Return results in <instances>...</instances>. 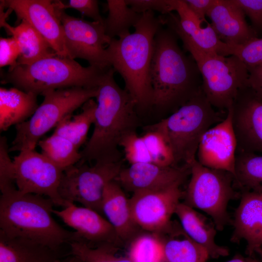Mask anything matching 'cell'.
<instances>
[{"label": "cell", "instance_id": "13", "mask_svg": "<svg viewBox=\"0 0 262 262\" xmlns=\"http://www.w3.org/2000/svg\"><path fill=\"white\" fill-rule=\"evenodd\" d=\"M181 185L178 183L164 189L132 194L129 201L137 226L156 233L166 230L171 224V217L183 196Z\"/></svg>", "mask_w": 262, "mask_h": 262}, {"label": "cell", "instance_id": "28", "mask_svg": "<svg viewBox=\"0 0 262 262\" xmlns=\"http://www.w3.org/2000/svg\"><path fill=\"white\" fill-rule=\"evenodd\" d=\"M97 105L93 98L89 99L82 106L80 113L69 115L63 119L53 133L66 138L79 149L85 143L89 128L94 124Z\"/></svg>", "mask_w": 262, "mask_h": 262}, {"label": "cell", "instance_id": "24", "mask_svg": "<svg viewBox=\"0 0 262 262\" xmlns=\"http://www.w3.org/2000/svg\"><path fill=\"white\" fill-rule=\"evenodd\" d=\"M63 256L61 251L0 231V262H54Z\"/></svg>", "mask_w": 262, "mask_h": 262}, {"label": "cell", "instance_id": "39", "mask_svg": "<svg viewBox=\"0 0 262 262\" xmlns=\"http://www.w3.org/2000/svg\"><path fill=\"white\" fill-rule=\"evenodd\" d=\"M56 6L61 9L73 8L80 12L82 15L90 17L94 21L104 23V19L101 16L96 0H70L67 3L60 0H55Z\"/></svg>", "mask_w": 262, "mask_h": 262}, {"label": "cell", "instance_id": "18", "mask_svg": "<svg viewBox=\"0 0 262 262\" xmlns=\"http://www.w3.org/2000/svg\"><path fill=\"white\" fill-rule=\"evenodd\" d=\"M188 174V165L164 167L151 163H139L122 168L115 180L133 194L182 184Z\"/></svg>", "mask_w": 262, "mask_h": 262}, {"label": "cell", "instance_id": "31", "mask_svg": "<svg viewBox=\"0 0 262 262\" xmlns=\"http://www.w3.org/2000/svg\"><path fill=\"white\" fill-rule=\"evenodd\" d=\"M42 153L63 171L75 165L81 159L80 151L69 140L57 134L40 140Z\"/></svg>", "mask_w": 262, "mask_h": 262}, {"label": "cell", "instance_id": "19", "mask_svg": "<svg viewBox=\"0 0 262 262\" xmlns=\"http://www.w3.org/2000/svg\"><path fill=\"white\" fill-rule=\"evenodd\" d=\"M231 224L234 230L230 241L246 243V253L262 255V193L243 191Z\"/></svg>", "mask_w": 262, "mask_h": 262}, {"label": "cell", "instance_id": "29", "mask_svg": "<svg viewBox=\"0 0 262 262\" xmlns=\"http://www.w3.org/2000/svg\"><path fill=\"white\" fill-rule=\"evenodd\" d=\"M234 181L243 191L262 193V155L237 152Z\"/></svg>", "mask_w": 262, "mask_h": 262}, {"label": "cell", "instance_id": "3", "mask_svg": "<svg viewBox=\"0 0 262 262\" xmlns=\"http://www.w3.org/2000/svg\"><path fill=\"white\" fill-rule=\"evenodd\" d=\"M164 25L152 11L142 13L132 33L113 38L106 48L108 59L125 82V89L136 104L137 110L152 107L150 69L156 33Z\"/></svg>", "mask_w": 262, "mask_h": 262}, {"label": "cell", "instance_id": "45", "mask_svg": "<svg viewBox=\"0 0 262 262\" xmlns=\"http://www.w3.org/2000/svg\"><path fill=\"white\" fill-rule=\"evenodd\" d=\"M62 262H83L79 258L76 256L71 255L68 259L62 260Z\"/></svg>", "mask_w": 262, "mask_h": 262}, {"label": "cell", "instance_id": "16", "mask_svg": "<svg viewBox=\"0 0 262 262\" xmlns=\"http://www.w3.org/2000/svg\"><path fill=\"white\" fill-rule=\"evenodd\" d=\"M237 152H262V98L246 85L231 106Z\"/></svg>", "mask_w": 262, "mask_h": 262}, {"label": "cell", "instance_id": "41", "mask_svg": "<svg viewBox=\"0 0 262 262\" xmlns=\"http://www.w3.org/2000/svg\"><path fill=\"white\" fill-rule=\"evenodd\" d=\"M257 29H262V0H233Z\"/></svg>", "mask_w": 262, "mask_h": 262}, {"label": "cell", "instance_id": "36", "mask_svg": "<svg viewBox=\"0 0 262 262\" xmlns=\"http://www.w3.org/2000/svg\"><path fill=\"white\" fill-rule=\"evenodd\" d=\"M8 145L5 136L0 137V190L1 195L14 191L16 183L13 161L9 155Z\"/></svg>", "mask_w": 262, "mask_h": 262}, {"label": "cell", "instance_id": "12", "mask_svg": "<svg viewBox=\"0 0 262 262\" xmlns=\"http://www.w3.org/2000/svg\"><path fill=\"white\" fill-rule=\"evenodd\" d=\"M16 184L23 194H33L50 199L55 206L64 208L69 202L59 194L63 171L42 153L24 150L14 158Z\"/></svg>", "mask_w": 262, "mask_h": 262}, {"label": "cell", "instance_id": "42", "mask_svg": "<svg viewBox=\"0 0 262 262\" xmlns=\"http://www.w3.org/2000/svg\"><path fill=\"white\" fill-rule=\"evenodd\" d=\"M188 7L203 24L207 23L206 16L215 0H184Z\"/></svg>", "mask_w": 262, "mask_h": 262}, {"label": "cell", "instance_id": "14", "mask_svg": "<svg viewBox=\"0 0 262 262\" xmlns=\"http://www.w3.org/2000/svg\"><path fill=\"white\" fill-rule=\"evenodd\" d=\"M224 118L209 129L202 137L196 160L208 168L228 172L235 176L237 142L231 107Z\"/></svg>", "mask_w": 262, "mask_h": 262}, {"label": "cell", "instance_id": "11", "mask_svg": "<svg viewBox=\"0 0 262 262\" xmlns=\"http://www.w3.org/2000/svg\"><path fill=\"white\" fill-rule=\"evenodd\" d=\"M55 5L63 26L68 57L84 59L89 66L101 69L112 67L106 48L112 39L106 34L104 23L71 16Z\"/></svg>", "mask_w": 262, "mask_h": 262}, {"label": "cell", "instance_id": "1", "mask_svg": "<svg viewBox=\"0 0 262 262\" xmlns=\"http://www.w3.org/2000/svg\"><path fill=\"white\" fill-rule=\"evenodd\" d=\"M115 72L110 67L98 87L94 128L80 151L79 163L120 161V142L126 134L135 131L137 126L136 102L116 82Z\"/></svg>", "mask_w": 262, "mask_h": 262}, {"label": "cell", "instance_id": "27", "mask_svg": "<svg viewBox=\"0 0 262 262\" xmlns=\"http://www.w3.org/2000/svg\"><path fill=\"white\" fill-rule=\"evenodd\" d=\"M167 238H162L164 245V262H207V251L191 239L180 225L172 224L167 228Z\"/></svg>", "mask_w": 262, "mask_h": 262}, {"label": "cell", "instance_id": "7", "mask_svg": "<svg viewBox=\"0 0 262 262\" xmlns=\"http://www.w3.org/2000/svg\"><path fill=\"white\" fill-rule=\"evenodd\" d=\"M223 119L202 90L169 116L153 125L163 133L169 145L175 165L189 166L196 159L204 134Z\"/></svg>", "mask_w": 262, "mask_h": 262}, {"label": "cell", "instance_id": "35", "mask_svg": "<svg viewBox=\"0 0 262 262\" xmlns=\"http://www.w3.org/2000/svg\"><path fill=\"white\" fill-rule=\"evenodd\" d=\"M119 147L123 148L125 158L130 164L152 163L143 139L135 131L126 134L121 140Z\"/></svg>", "mask_w": 262, "mask_h": 262}, {"label": "cell", "instance_id": "23", "mask_svg": "<svg viewBox=\"0 0 262 262\" xmlns=\"http://www.w3.org/2000/svg\"><path fill=\"white\" fill-rule=\"evenodd\" d=\"M175 11L182 31L199 49L221 56L231 55V47L218 37L211 24L202 23L190 10L184 0H177Z\"/></svg>", "mask_w": 262, "mask_h": 262}, {"label": "cell", "instance_id": "26", "mask_svg": "<svg viewBox=\"0 0 262 262\" xmlns=\"http://www.w3.org/2000/svg\"><path fill=\"white\" fill-rule=\"evenodd\" d=\"M0 26L18 44L20 54L17 65H30L39 60L57 55L45 38L28 22L21 20L15 27L4 22Z\"/></svg>", "mask_w": 262, "mask_h": 262}, {"label": "cell", "instance_id": "44", "mask_svg": "<svg viewBox=\"0 0 262 262\" xmlns=\"http://www.w3.org/2000/svg\"><path fill=\"white\" fill-rule=\"evenodd\" d=\"M226 262H262L253 257H245L240 254L235 255L232 259Z\"/></svg>", "mask_w": 262, "mask_h": 262}, {"label": "cell", "instance_id": "15", "mask_svg": "<svg viewBox=\"0 0 262 262\" xmlns=\"http://www.w3.org/2000/svg\"><path fill=\"white\" fill-rule=\"evenodd\" d=\"M52 213L75 230L76 241L90 247L107 246L117 249L122 242L109 222L92 209L70 202L61 210L53 209Z\"/></svg>", "mask_w": 262, "mask_h": 262}, {"label": "cell", "instance_id": "30", "mask_svg": "<svg viewBox=\"0 0 262 262\" xmlns=\"http://www.w3.org/2000/svg\"><path fill=\"white\" fill-rule=\"evenodd\" d=\"M107 17L104 19L106 34L111 39L129 34V29L137 24L142 14L134 11L125 0H107Z\"/></svg>", "mask_w": 262, "mask_h": 262}, {"label": "cell", "instance_id": "8", "mask_svg": "<svg viewBox=\"0 0 262 262\" xmlns=\"http://www.w3.org/2000/svg\"><path fill=\"white\" fill-rule=\"evenodd\" d=\"M98 92V87H74L43 93V101L33 115L16 125V136L9 152L35 149L44 134L89 99L96 98Z\"/></svg>", "mask_w": 262, "mask_h": 262}, {"label": "cell", "instance_id": "43", "mask_svg": "<svg viewBox=\"0 0 262 262\" xmlns=\"http://www.w3.org/2000/svg\"><path fill=\"white\" fill-rule=\"evenodd\" d=\"M248 69L247 85L258 97L262 98V66Z\"/></svg>", "mask_w": 262, "mask_h": 262}, {"label": "cell", "instance_id": "22", "mask_svg": "<svg viewBox=\"0 0 262 262\" xmlns=\"http://www.w3.org/2000/svg\"><path fill=\"white\" fill-rule=\"evenodd\" d=\"M180 226L184 232L208 252L210 258L217 259L229 255L227 247L218 245L215 242L216 228L203 214L195 209L180 202L175 211Z\"/></svg>", "mask_w": 262, "mask_h": 262}, {"label": "cell", "instance_id": "40", "mask_svg": "<svg viewBox=\"0 0 262 262\" xmlns=\"http://www.w3.org/2000/svg\"><path fill=\"white\" fill-rule=\"evenodd\" d=\"M20 49L16 40L13 37L0 38V66H9L12 68L16 65L20 56Z\"/></svg>", "mask_w": 262, "mask_h": 262}, {"label": "cell", "instance_id": "33", "mask_svg": "<svg viewBox=\"0 0 262 262\" xmlns=\"http://www.w3.org/2000/svg\"><path fill=\"white\" fill-rule=\"evenodd\" d=\"M141 136L153 164L164 167L176 166L172 150L166 138L153 125L147 127Z\"/></svg>", "mask_w": 262, "mask_h": 262}, {"label": "cell", "instance_id": "25", "mask_svg": "<svg viewBox=\"0 0 262 262\" xmlns=\"http://www.w3.org/2000/svg\"><path fill=\"white\" fill-rule=\"evenodd\" d=\"M37 96L17 88H0V130L27 121L38 107Z\"/></svg>", "mask_w": 262, "mask_h": 262}, {"label": "cell", "instance_id": "38", "mask_svg": "<svg viewBox=\"0 0 262 262\" xmlns=\"http://www.w3.org/2000/svg\"><path fill=\"white\" fill-rule=\"evenodd\" d=\"M134 11L142 14L148 11H157L166 15L175 11L177 0H125Z\"/></svg>", "mask_w": 262, "mask_h": 262}, {"label": "cell", "instance_id": "20", "mask_svg": "<svg viewBox=\"0 0 262 262\" xmlns=\"http://www.w3.org/2000/svg\"><path fill=\"white\" fill-rule=\"evenodd\" d=\"M207 16L219 38L230 46L241 45L257 37L246 22L244 12L233 0H215Z\"/></svg>", "mask_w": 262, "mask_h": 262}, {"label": "cell", "instance_id": "5", "mask_svg": "<svg viewBox=\"0 0 262 262\" xmlns=\"http://www.w3.org/2000/svg\"><path fill=\"white\" fill-rule=\"evenodd\" d=\"M165 25L182 40L196 63L202 77V90L208 100L214 108L227 111L239 91L247 85V67L234 55L221 56L199 49L180 28L177 15L166 16Z\"/></svg>", "mask_w": 262, "mask_h": 262}, {"label": "cell", "instance_id": "37", "mask_svg": "<svg viewBox=\"0 0 262 262\" xmlns=\"http://www.w3.org/2000/svg\"><path fill=\"white\" fill-rule=\"evenodd\" d=\"M231 55L238 57L248 68L262 66V38L256 37L241 45L231 46Z\"/></svg>", "mask_w": 262, "mask_h": 262}, {"label": "cell", "instance_id": "17", "mask_svg": "<svg viewBox=\"0 0 262 262\" xmlns=\"http://www.w3.org/2000/svg\"><path fill=\"white\" fill-rule=\"evenodd\" d=\"M5 7L14 11L19 20L32 25L48 42L58 56L68 57L63 28L54 1L50 0H3Z\"/></svg>", "mask_w": 262, "mask_h": 262}, {"label": "cell", "instance_id": "46", "mask_svg": "<svg viewBox=\"0 0 262 262\" xmlns=\"http://www.w3.org/2000/svg\"><path fill=\"white\" fill-rule=\"evenodd\" d=\"M54 262H62V260H57L56 261H55Z\"/></svg>", "mask_w": 262, "mask_h": 262}, {"label": "cell", "instance_id": "9", "mask_svg": "<svg viewBox=\"0 0 262 262\" xmlns=\"http://www.w3.org/2000/svg\"><path fill=\"white\" fill-rule=\"evenodd\" d=\"M190 179L183 193L186 205L208 214L217 230L232 222L228 205L235 197L231 173L205 167L196 159L189 164Z\"/></svg>", "mask_w": 262, "mask_h": 262}, {"label": "cell", "instance_id": "34", "mask_svg": "<svg viewBox=\"0 0 262 262\" xmlns=\"http://www.w3.org/2000/svg\"><path fill=\"white\" fill-rule=\"evenodd\" d=\"M69 255L79 258L83 262H132L127 256L115 255L116 249L107 246L92 248L84 243L74 241L69 244Z\"/></svg>", "mask_w": 262, "mask_h": 262}, {"label": "cell", "instance_id": "10", "mask_svg": "<svg viewBox=\"0 0 262 262\" xmlns=\"http://www.w3.org/2000/svg\"><path fill=\"white\" fill-rule=\"evenodd\" d=\"M121 161L114 162L77 163L63 171L59 194L65 201L78 202L102 213L103 192L106 185L114 180L122 169Z\"/></svg>", "mask_w": 262, "mask_h": 262}, {"label": "cell", "instance_id": "6", "mask_svg": "<svg viewBox=\"0 0 262 262\" xmlns=\"http://www.w3.org/2000/svg\"><path fill=\"white\" fill-rule=\"evenodd\" d=\"M109 68L84 67L74 59L55 55L9 68L1 75V82L38 96L50 90L97 88Z\"/></svg>", "mask_w": 262, "mask_h": 262}, {"label": "cell", "instance_id": "21", "mask_svg": "<svg viewBox=\"0 0 262 262\" xmlns=\"http://www.w3.org/2000/svg\"><path fill=\"white\" fill-rule=\"evenodd\" d=\"M106 217L122 242L133 239L139 228L134 222L127 198L121 186L115 180L105 187L101 204Z\"/></svg>", "mask_w": 262, "mask_h": 262}, {"label": "cell", "instance_id": "32", "mask_svg": "<svg viewBox=\"0 0 262 262\" xmlns=\"http://www.w3.org/2000/svg\"><path fill=\"white\" fill-rule=\"evenodd\" d=\"M127 256L132 262H164L163 241L156 233L138 235L131 241Z\"/></svg>", "mask_w": 262, "mask_h": 262}, {"label": "cell", "instance_id": "4", "mask_svg": "<svg viewBox=\"0 0 262 262\" xmlns=\"http://www.w3.org/2000/svg\"><path fill=\"white\" fill-rule=\"evenodd\" d=\"M53 201L44 196L23 194L17 189L0 198V231L31 240L54 250L77 241L75 231L61 226L52 216Z\"/></svg>", "mask_w": 262, "mask_h": 262}, {"label": "cell", "instance_id": "2", "mask_svg": "<svg viewBox=\"0 0 262 262\" xmlns=\"http://www.w3.org/2000/svg\"><path fill=\"white\" fill-rule=\"evenodd\" d=\"M163 26L154 38L150 69L152 107L174 112L202 90V77L192 56L180 49L175 32Z\"/></svg>", "mask_w": 262, "mask_h": 262}]
</instances>
